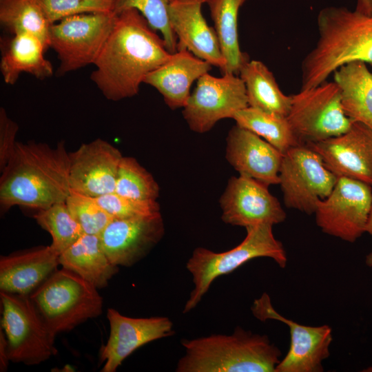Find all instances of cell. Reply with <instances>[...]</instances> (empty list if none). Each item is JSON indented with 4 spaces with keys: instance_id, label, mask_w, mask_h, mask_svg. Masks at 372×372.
Segmentation results:
<instances>
[{
    "instance_id": "cell-11",
    "label": "cell",
    "mask_w": 372,
    "mask_h": 372,
    "mask_svg": "<svg viewBox=\"0 0 372 372\" xmlns=\"http://www.w3.org/2000/svg\"><path fill=\"white\" fill-rule=\"evenodd\" d=\"M372 207V187L339 177L330 194L317 203L316 222L322 232L354 242L364 233Z\"/></svg>"
},
{
    "instance_id": "cell-23",
    "label": "cell",
    "mask_w": 372,
    "mask_h": 372,
    "mask_svg": "<svg viewBox=\"0 0 372 372\" xmlns=\"http://www.w3.org/2000/svg\"><path fill=\"white\" fill-rule=\"evenodd\" d=\"M48 48L37 36L21 33L1 39L0 70L3 81L14 85L22 73L43 80L53 75V66L45 57Z\"/></svg>"
},
{
    "instance_id": "cell-35",
    "label": "cell",
    "mask_w": 372,
    "mask_h": 372,
    "mask_svg": "<svg viewBox=\"0 0 372 372\" xmlns=\"http://www.w3.org/2000/svg\"><path fill=\"white\" fill-rule=\"evenodd\" d=\"M95 198L114 218H130L160 213V205L156 200L132 199L114 192Z\"/></svg>"
},
{
    "instance_id": "cell-36",
    "label": "cell",
    "mask_w": 372,
    "mask_h": 372,
    "mask_svg": "<svg viewBox=\"0 0 372 372\" xmlns=\"http://www.w3.org/2000/svg\"><path fill=\"white\" fill-rule=\"evenodd\" d=\"M18 124L10 118L6 110L0 108V172L8 162L17 144Z\"/></svg>"
},
{
    "instance_id": "cell-22",
    "label": "cell",
    "mask_w": 372,
    "mask_h": 372,
    "mask_svg": "<svg viewBox=\"0 0 372 372\" xmlns=\"http://www.w3.org/2000/svg\"><path fill=\"white\" fill-rule=\"evenodd\" d=\"M211 66L188 50L178 48L167 61L148 74L143 83L158 90L169 108L183 107L193 83L208 73Z\"/></svg>"
},
{
    "instance_id": "cell-26",
    "label": "cell",
    "mask_w": 372,
    "mask_h": 372,
    "mask_svg": "<svg viewBox=\"0 0 372 372\" xmlns=\"http://www.w3.org/2000/svg\"><path fill=\"white\" fill-rule=\"evenodd\" d=\"M238 76L246 88L249 107L280 116H287L291 95L285 94L273 74L258 60H249Z\"/></svg>"
},
{
    "instance_id": "cell-9",
    "label": "cell",
    "mask_w": 372,
    "mask_h": 372,
    "mask_svg": "<svg viewBox=\"0 0 372 372\" xmlns=\"http://www.w3.org/2000/svg\"><path fill=\"white\" fill-rule=\"evenodd\" d=\"M291 97L287 118L302 145L343 134L353 123L344 114L340 90L334 81L301 89Z\"/></svg>"
},
{
    "instance_id": "cell-6",
    "label": "cell",
    "mask_w": 372,
    "mask_h": 372,
    "mask_svg": "<svg viewBox=\"0 0 372 372\" xmlns=\"http://www.w3.org/2000/svg\"><path fill=\"white\" fill-rule=\"evenodd\" d=\"M29 296L55 335L103 311V300L98 289L63 268L56 269Z\"/></svg>"
},
{
    "instance_id": "cell-5",
    "label": "cell",
    "mask_w": 372,
    "mask_h": 372,
    "mask_svg": "<svg viewBox=\"0 0 372 372\" xmlns=\"http://www.w3.org/2000/svg\"><path fill=\"white\" fill-rule=\"evenodd\" d=\"M273 225L262 223L245 228V239L233 249L216 253L197 247L188 260L186 267L193 277L194 287L183 309V313L196 307L218 277L229 273L254 258L267 257L281 268L287 264L285 249L272 231Z\"/></svg>"
},
{
    "instance_id": "cell-30",
    "label": "cell",
    "mask_w": 372,
    "mask_h": 372,
    "mask_svg": "<svg viewBox=\"0 0 372 372\" xmlns=\"http://www.w3.org/2000/svg\"><path fill=\"white\" fill-rule=\"evenodd\" d=\"M34 218L50 234L52 242L50 245L59 255L84 234L81 226L71 215L65 202L37 210Z\"/></svg>"
},
{
    "instance_id": "cell-20",
    "label": "cell",
    "mask_w": 372,
    "mask_h": 372,
    "mask_svg": "<svg viewBox=\"0 0 372 372\" xmlns=\"http://www.w3.org/2000/svg\"><path fill=\"white\" fill-rule=\"evenodd\" d=\"M207 0H172L169 8L171 28L178 39V49L188 50L197 57L223 71V56L216 33L202 12Z\"/></svg>"
},
{
    "instance_id": "cell-27",
    "label": "cell",
    "mask_w": 372,
    "mask_h": 372,
    "mask_svg": "<svg viewBox=\"0 0 372 372\" xmlns=\"http://www.w3.org/2000/svg\"><path fill=\"white\" fill-rule=\"evenodd\" d=\"M247 0H207L210 15L219 42L225 67L223 74L238 75L249 60L240 48L238 18L240 8Z\"/></svg>"
},
{
    "instance_id": "cell-33",
    "label": "cell",
    "mask_w": 372,
    "mask_h": 372,
    "mask_svg": "<svg viewBox=\"0 0 372 372\" xmlns=\"http://www.w3.org/2000/svg\"><path fill=\"white\" fill-rule=\"evenodd\" d=\"M65 203L84 234L99 236L114 218L91 197L71 190Z\"/></svg>"
},
{
    "instance_id": "cell-40",
    "label": "cell",
    "mask_w": 372,
    "mask_h": 372,
    "mask_svg": "<svg viewBox=\"0 0 372 372\" xmlns=\"http://www.w3.org/2000/svg\"><path fill=\"white\" fill-rule=\"evenodd\" d=\"M365 263L368 267H372V251L366 256Z\"/></svg>"
},
{
    "instance_id": "cell-16",
    "label": "cell",
    "mask_w": 372,
    "mask_h": 372,
    "mask_svg": "<svg viewBox=\"0 0 372 372\" xmlns=\"http://www.w3.org/2000/svg\"><path fill=\"white\" fill-rule=\"evenodd\" d=\"M165 233L161 213L114 218L99 235L103 251L116 266L130 267L143 259Z\"/></svg>"
},
{
    "instance_id": "cell-21",
    "label": "cell",
    "mask_w": 372,
    "mask_h": 372,
    "mask_svg": "<svg viewBox=\"0 0 372 372\" xmlns=\"http://www.w3.org/2000/svg\"><path fill=\"white\" fill-rule=\"evenodd\" d=\"M59 256L50 245L1 256V291L30 296L57 269Z\"/></svg>"
},
{
    "instance_id": "cell-34",
    "label": "cell",
    "mask_w": 372,
    "mask_h": 372,
    "mask_svg": "<svg viewBox=\"0 0 372 372\" xmlns=\"http://www.w3.org/2000/svg\"><path fill=\"white\" fill-rule=\"evenodd\" d=\"M52 25L68 17L114 12L116 0H34Z\"/></svg>"
},
{
    "instance_id": "cell-32",
    "label": "cell",
    "mask_w": 372,
    "mask_h": 372,
    "mask_svg": "<svg viewBox=\"0 0 372 372\" xmlns=\"http://www.w3.org/2000/svg\"><path fill=\"white\" fill-rule=\"evenodd\" d=\"M172 0H116L114 12L136 9L149 25L161 34L167 50L174 54L178 50V39L169 23V8Z\"/></svg>"
},
{
    "instance_id": "cell-19",
    "label": "cell",
    "mask_w": 372,
    "mask_h": 372,
    "mask_svg": "<svg viewBox=\"0 0 372 372\" xmlns=\"http://www.w3.org/2000/svg\"><path fill=\"white\" fill-rule=\"evenodd\" d=\"M226 141V159L240 176L267 186L278 184L282 152L237 124L229 131Z\"/></svg>"
},
{
    "instance_id": "cell-14",
    "label": "cell",
    "mask_w": 372,
    "mask_h": 372,
    "mask_svg": "<svg viewBox=\"0 0 372 372\" xmlns=\"http://www.w3.org/2000/svg\"><path fill=\"white\" fill-rule=\"evenodd\" d=\"M268 187L246 176L231 177L219 200L223 221L245 228L285 221L287 214Z\"/></svg>"
},
{
    "instance_id": "cell-12",
    "label": "cell",
    "mask_w": 372,
    "mask_h": 372,
    "mask_svg": "<svg viewBox=\"0 0 372 372\" xmlns=\"http://www.w3.org/2000/svg\"><path fill=\"white\" fill-rule=\"evenodd\" d=\"M216 77L206 73L197 80L183 115L191 130L209 132L223 119L233 118L240 110L249 107L245 85L242 79L225 73Z\"/></svg>"
},
{
    "instance_id": "cell-25",
    "label": "cell",
    "mask_w": 372,
    "mask_h": 372,
    "mask_svg": "<svg viewBox=\"0 0 372 372\" xmlns=\"http://www.w3.org/2000/svg\"><path fill=\"white\" fill-rule=\"evenodd\" d=\"M338 85L346 116L352 121L372 127V73L366 64L353 61L342 65L333 73Z\"/></svg>"
},
{
    "instance_id": "cell-38",
    "label": "cell",
    "mask_w": 372,
    "mask_h": 372,
    "mask_svg": "<svg viewBox=\"0 0 372 372\" xmlns=\"http://www.w3.org/2000/svg\"><path fill=\"white\" fill-rule=\"evenodd\" d=\"M355 10L365 14H372V0H357Z\"/></svg>"
},
{
    "instance_id": "cell-3",
    "label": "cell",
    "mask_w": 372,
    "mask_h": 372,
    "mask_svg": "<svg viewBox=\"0 0 372 372\" xmlns=\"http://www.w3.org/2000/svg\"><path fill=\"white\" fill-rule=\"evenodd\" d=\"M318 37L301 64V89L316 87L343 65L362 61L372 66V14L329 6L317 17Z\"/></svg>"
},
{
    "instance_id": "cell-15",
    "label": "cell",
    "mask_w": 372,
    "mask_h": 372,
    "mask_svg": "<svg viewBox=\"0 0 372 372\" xmlns=\"http://www.w3.org/2000/svg\"><path fill=\"white\" fill-rule=\"evenodd\" d=\"M306 145L338 178L355 179L372 187V127L353 121L344 133Z\"/></svg>"
},
{
    "instance_id": "cell-4",
    "label": "cell",
    "mask_w": 372,
    "mask_h": 372,
    "mask_svg": "<svg viewBox=\"0 0 372 372\" xmlns=\"http://www.w3.org/2000/svg\"><path fill=\"white\" fill-rule=\"evenodd\" d=\"M181 344L178 372H276L282 353L267 335L237 327L231 335H211Z\"/></svg>"
},
{
    "instance_id": "cell-39",
    "label": "cell",
    "mask_w": 372,
    "mask_h": 372,
    "mask_svg": "<svg viewBox=\"0 0 372 372\" xmlns=\"http://www.w3.org/2000/svg\"><path fill=\"white\" fill-rule=\"evenodd\" d=\"M365 232L370 234L372 237V207L369 216L368 222L366 226Z\"/></svg>"
},
{
    "instance_id": "cell-41",
    "label": "cell",
    "mask_w": 372,
    "mask_h": 372,
    "mask_svg": "<svg viewBox=\"0 0 372 372\" xmlns=\"http://www.w3.org/2000/svg\"><path fill=\"white\" fill-rule=\"evenodd\" d=\"M364 372H372V366H369L368 368L362 370Z\"/></svg>"
},
{
    "instance_id": "cell-24",
    "label": "cell",
    "mask_w": 372,
    "mask_h": 372,
    "mask_svg": "<svg viewBox=\"0 0 372 372\" xmlns=\"http://www.w3.org/2000/svg\"><path fill=\"white\" fill-rule=\"evenodd\" d=\"M62 268L78 275L96 289L107 286L118 271L103 249L99 236L84 234L59 256Z\"/></svg>"
},
{
    "instance_id": "cell-7",
    "label": "cell",
    "mask_w": 372,
    "mask_h": 372,
    "mask_svg": "<svg viewBox=\"0 0 372 372\" xmlns=\"http://www.w3.org/2000/svg\"><path fill=\"white\" fill-rule=\"evenodd\" d=\"M1 329L10 361L36 365L56 353V335L47 326L29 296L0 292Z\"/></svg>"
},
{
    "instance_id": "cell-29",
    "label": "cell",
    "mask_w": 372,
    "mask_h": 372,
    "mask_svg": "<svg viewBox=\"0 0 372 372\" xmlns=\"http://www.w3.org/2000/svg\"><path fill=\"white\" fill-rule=\"evenodd\" d=\"M0 23L10 34H32L50 48L51 24L34 0H0Z\"/></svg>"
},
{
    "instance_id": "cell-18",
    "label": "cell",
    "mask_w": 372,
    "mask_h": 372,
    "mask_svg": "<svg viewBox=\"0 0 372 372\" xmlns=\"http://www.w3.org/2000/svg\"><path fill=\"white\" fill-rule=\"evenodd\" d=\"M107 318L110 331L100 352L101 360L104 362L102 372H115L139 347L174 333L173 323L167 317L131 318L110 308Z\"/></svg>"
},
{
    "instance_id": "cell-2",
    "label": "cell",
    "mask_w": 372,
    "mask_h": 372,
    "mask_svg": "<svg viewBox=\"0 0 372 372\" xmlns=\"http://www.w3.org/2000/svg\"><path fill=\"white\" fill-rule=\"evenodd\" d=\"M70 156L65 142L54 147L41 142H17L1 171V213L12 207L46 209L65 202L70 193Z\"/></svg>"
},
{
    "instance_id": "cell-37",
    "label": "cell",
    "mask_w": 372,
    "mask_h": 372,
    "mask_svg": "<svg viewBox=\"0 0 372 372\" xmlns=\"http://www.w3.org/2000/svg\"><path fill=\"white\" fill-rule=\"evenodd\" d=\"M10 359L8 354L7 342L3 331H0V371H6L8 369Z\"/></svg>"
},
{
    "instance_id": "cell-1",
    "label": "cell",
    "mask_w": 372,
    "mask_h": 372,
    "mask_svg": "<svg viewBox=\"0 0 372 372\" xmlns=\"http://www.w3.org/2000/svg\"><path fill=\"white\" fill-rule=\"evenodd\" d=\"M162 37L134 8L116 14L90 79L108 100L136 95L146 76L169 59Z\"/></svg>"
},
{
    "instance_id": "cell-28",
    "label": "cell",
    "mask_w": 372,
    "mask_h": 372,
    "mask_svg": "<svg viewBox=\"0 0 372 372\" xmlns=\"http://www.w3.org/2000/svg\"><path fill=\"white\" fill-rule=\"evenodd\" d=\"M233 119L237 125L264 138L282 154L300 145L287 116L247 107L238 111Z\"/></svg>"
},
{
    "instance_id": "cell-10",
    "label": "cell",
    "mask_w": 372,
    "mask_h": 372,
    "mask_svg": "<svg viewBox=\"0 0 372 372\" xmlns=\"http://www.w3.org/2000/svg\"><path fill=\"white\" fill-rule=\"evenodd\" d=\"M278 178L285 206L309 215L315 213L317 203L330 194L338 180L316 152L302 145L283 154Z\"/></svg>"
},
{
    "instance_id": "cell-8",
    "label": "cell",
    "mask_w": 372,
    "mask_h": 372,
    "mask_svg": "<svg viewBox=\"0 0 372 372\" xmlns=\"http://www.w3.org/2000/svg\"><path fill=\"white\" fill-rule=\"evenodd\" d=\"M114 12H90L66 17L50 25V48L60 64L59 76L94 64L115 23Z\"/></svg>"
},
{
    "instance_id": "cell-13",
    "label": "cell",
    "mask_w": 372,
    "mask_h": 372,
    "mask_svg": "<svg viewBox=\"0 0 372 372\" xmlns=\"http://www.w3.org/2000/svg\"><path fill=\"white\" fill-rule=\"evenodd\" d=\"M253 315L260 321L276 320L289 329L290 346L277 365L276 372H322V362L330 355L333 340L330 326H306L287 319L273 308L267 293L253 302Z\"/></svg>"
},
{
    "instance_id": "cell-17",
    "label": "cell",
    "mask_w": 372,
    "mask_h": 372,
    "mask_svg": "<svg viewBox=\"0 0 372 372\" xmlns=\"http://www.w3.org/2000/svg\"><path fill=\"white\" fill-rule=\"evenodd\" d=\"M71 190L91 197L114 192L123 156L109 142L96 138L69 152Z\"/></svg>"
},
{
    "instance_id": "cell-31",
    "label": "cell",
    "mask_w": 372,
    "mask_h": 372,
    "mask_svg": "<svg viewBox=\"0 0 372 372\" xmlns=\"http://www.w3.org/2000/svg\"><path fill=\"white\" fill-rule=\"evenodd\" d=\"M114 192L140 200H156L159 186L153 176L136 158L124 157L120 162Z\"/></svg>"
}]
</instances>
